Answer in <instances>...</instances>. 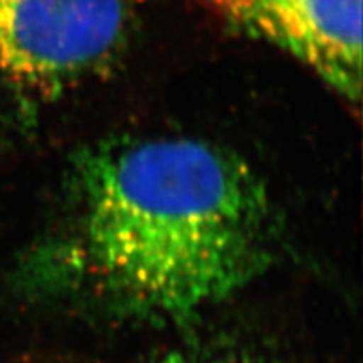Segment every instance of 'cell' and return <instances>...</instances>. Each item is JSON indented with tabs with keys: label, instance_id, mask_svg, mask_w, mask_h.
<instances>
[{
	"label": "cell",
	"instance_id": "cell-1",
	"mask_svg": "<svg viewBox=\"0 0 363 363\" xmlns=\"http://www.w3.org/2000/svg\"><path fill=\"white\" fill-rule=\"evenodd\" d=\"M281 224L239 153L190 136H113L67 169L54 225L22 256L27 296L136 323H185L274 264Z\"/></svg>",
	"mask_w": 363,
	"mask_h": 363
},
{
	"label": "cell",
	"instance_id": "cell-2",
	"mask_svg": "<svg viewBox=\"0 0 363 363\" xmlns=\"http://www.w3.org/2000/svg\"><path fill=\"white\" fill-rule=\"evenodd\" d=\"M130 33L126 0H0V81L54 99L106 76Z\"/></svg>",
	"mask_w": 363,
	"mask_h": 363
},
{
	"label": "cell",
	"instance_id": "cell-3",
	"mask_svg": "<svg viewBox=\"0 0 363 363\" xmlns=\"http://www.w3.org/2000/svg\"><path fill=\"white\" fill-rule=\"evenodd\" d=\"M233 29L264 40L358 106L362 0H199Z\"/></svg>",
	"mask_w": 363,
	"mask_h": 363
},
{
	"label": "cell",
	"instance_id": "cell-4",
	"mask_svg": "<svg viewBox=\"0 0 363 363\" xmlns=\"http://www.w3.org/2000/svg\"><path fill=\"white\" fill-rule=\"evenodd\" d=\"M148 363H216V362H203L201 358H192L189 355H182V353H170V355L160 357L157 360Z\"/></svg>",
	"mask_w": 363,
	"mask_h": 363
}]
</instances>
